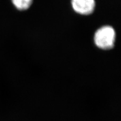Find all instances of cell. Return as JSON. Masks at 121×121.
<instances>
[{
    "instance_id": "cell-2",
    "label": "cell",
    "mask_w": 121,
    "mask_h": 121,
    "mask_svg": "<svg viewBox=\"0 0 121 121\" xmlns=\"http://www.w3.org/2000/svg\"><path fill=\"white\" fill-rule=\"evenodd\" d=\"M71 5L76 12L83 15L93 13L95 7V0H71Z\"/></svg>"
},
{
    "instance_id": "cell-1",
    "label": "cell",
    "mask_w": 121,
    "mask_h": 121,
    "mask_svg": "<svg viewBox=\"0 0 121 121\" xmlns=\"http://www.w3.org/2000/svg\"><path fill=\"white\" fill-rule=\"evenodd\" d=\"M116 33L111 26H104L98 29L94 35L93 41L96 47L104 51H108L115 46Z\"/></svg>"
},
{
    "instance_id": "cell-3",
    "label": "cell",
    "mask_w": 121,
    "mask_h": 121,
    "mask_svg": "<svg viewBox=\"0 0 121 121\" xmlns=\"http://www.w3.org/2000/svg\"><path fill=\"white\" fill-rule=\"evenodd\" d=\"M13 5L17 9L24 11L28 9L31 5L33 0H11Z\"/></svg>"
}]
</instances>
